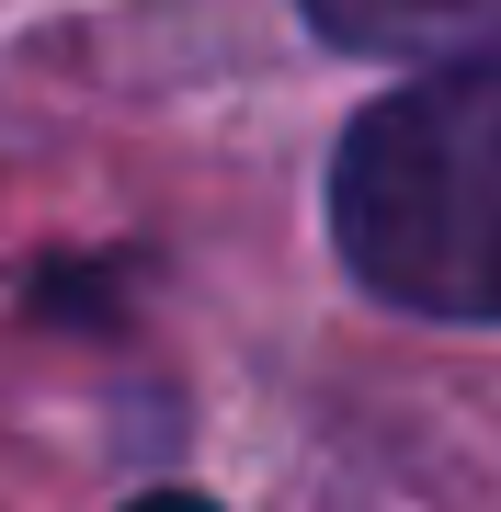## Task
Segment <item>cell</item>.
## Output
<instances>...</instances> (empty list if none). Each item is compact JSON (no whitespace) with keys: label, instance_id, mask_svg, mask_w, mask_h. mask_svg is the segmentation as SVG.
I'll use <instances>...</instances> for the list:
<instances>
[{"label":"cell","instance_id":"obj_1","mask_svg":"<svg viewBox=\"0 0 501 512\" xmlns=\"http://www.w3.org/2000/svg\"><path fill=\"white\" fill-rule=\"evenodd\" d=\"M331 239L388 308L501 319V57L353 114L331 160Z\"/></svg>","mask_w":501,"mask_h":512},{"label":"cell","instance_id":"obj_3","mask_svg":"<svg viewBox=\"0 0 501 512\" xmlns=\"http://www.w3.org/2000/svg\"><path fill=\"white\" fill-rule=\"evenodd\" d=\"M126 512H217V501H194V490H149V501H126Z\"/></svg>","mask_w":501,"mask_h":512},{"label":"cell","instance_id":"obj_2","mask_svg":"<svg viewBox=\"0 0 501 512\" xmlns=\"http://www.w3.org/2000/svg\"><path fill=\"white\" fill-rule=\"evenodd\" d=\"M308 23L353 57H399V69H490L501 57V0H308Z\"/></svg>","mask_w":501,"mask_h":512}]
</instances>
